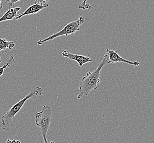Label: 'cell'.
I'll use <instances>...</instances> for the list:
<instances>
[{"label": "cell", "mask_w": 154, "mask_h": 143, "mask_svg": "<svg viewBox=\"0 0 154 143\" xmlns=\"http://www.w3.org/2000/svg\"><path fill=\"white\" fill-rule=\"evenodd\" d=\"M13 62H15V59H14V57L12 56L9 57L8 59L6 60V61L4 63L3 66L0 67V77L3 75V72H4L5 69L7 68L10 67L11 63Z\"/></svg>", "instance_id": "10"}, {"label": "cell", "mask_w": 154, "mask_h": 143, "mask_svg": "<svg viewBox=\"0 0 154 143\" xmlns=\"http://www.w3.org/2000/svg\"><path fill=\"white\" fill-rule=\"evenodd\" d=\"M85 22V18L83 17H80L79 18L68 23L67 25L65 26L64 28L62 29L60 31L54 34L51 35L49 37H46L45 39H41L38 41L37 44L38 45H41L44 44L45 43L47 42L48 41L52 40L53 39H56L57 37H61V36H65L68 37L69 35H73L77 31L80 30V27Z\"/></svg>", "instance_id": "4"}, {"label": "cell", "mask_w": 154, "mask_h": 143, "mask_svg": "<svg viewBox=\"0 0 154 143\" xmlns=\"http://www.w3.org/2000/svg\"><path fill=\"white\" fill-rule=\"evenodd\" d=\"M42 91L43 89L42 87H34V89L31 90L30 93L28 94L23 99L20 100L18 103H16V104L11 106V109L8 110L1 117V123L2 125V130L5 132L9 131L12 122L15 118L16 115L22 109L26 101L31 98L42 95Z\"/></svg>", "instance_id": "2"}, {"label": "cell", "mask_w": 154, "mask_h": 143, "mask_svg": "<svg viewBox=\"0 0 154 143\" xmlns=\"http://www.w3.org/2000/svg\"><path fill=\"white\" fill-rule=\"evenodd\" d=\"M109 60L108 56L106 54L102 61L100 62L95 71L91 72H88L86 75L82 77L80 83L79 94L77 95V99H80L83 95L87 96L92 90H96L98 89L97 85L100 82V71L103 67L106 65Z\"/></svg>", "instance_id": "1"}, {"label": "cell", "mask_w": 154, "mask_h": 143, "mask_svg": "<svg viewBox=\"0 0 154 143\" xmlns=\"http://www.w3.org/2000/svg\"><path fill=\"white\" fill-rule=\"evenodd\" d=\"M35 124L40 130L45 143H48L47 134L52 121V109L47 105L43 106L40 112L35 114Z\"/></svg>", "instance_id": "3"}, {"label": "cell", "mask_w": 154, "mask_h": 143, "mask_svg": "<svg viewBox=\"0 0 154 143\" xmlns=\"http://www.w3.org/2000/svg\"><path fill=\"white\" fill-rule=\"evenodd\" d=\"M15 47V44L13 41H8L6 39H0V50H6L8 49L12 50Z\"/></svg>", "instance_id": "9"}, {"label": "cell", "mask_w": 154, "mask_h": 143, "mask_svg": "<svg viewBox=\"0 0 154 143\" xmlns=\"http://www.w3.org/2000/svg\"><path fill=\"white\" fill-rule=\"evenodd\" d=\"M49 1V0H35L34 3L42 5V6H46L48 7L49 5H48V2Z\"/></svg>", "instance_id": "12"}, {"label": "cell", "mask_w": 154, "mask_h": 143, "mask_svg": "<svg viewBox=\"0 0 154 143\" xmlns=\"http://www.w3.org/2000/svg\"><path fill=\"white\" fill-rule=\"evenodd\" d=\"M87 0H83V2L79 5V9L86 10V9H91L92 8V6L91 5L87 4Z\"/></svg>", "instance_id": "11"}, {"label": "cell", "mask_w": 154, "mask_h": 143, "mask_svg": "<svg viewBox=\"0 0 154 143\" xmlns=\"http://www.w3.org/2000/svg\"><path fill=\"white\" fill-rule=\"evenodd\" d=\"M6 143H21V141L19 140H16L15 139L11 140L9 139H7L6 141Z\"/></svg>", "instance_id": "14"}, {"label": "cell", "mask_w": 154, "mask_h": 143, "mask_svg": "<svg viewBox=\"0 0 154 143\" xmlns=\"http://www.w3.org/2000/svg\"><path fill=\"white\" fill-rule=\"evenodd\" d=\"M2 0H0V10L2 8ZM0 14H1V12H0Z\"/></svg>", "instance_id": "15"}, {"label": "cell", "mask_w": 154, "mask_h": 143, "mask_svg": "<svg viewBox=\"0 0 154 143\" xmlns=\"http://www.w3.org/2000/svg\"><path fill=\"white\" fill-rule=\"evenodd\" d=\"M46 7H48L46 6H42V5L34 3L32 5L29 7L24 12L22 13L21 14H18L16 19H19L22 18L23 17L25 16L36 14V13L39 12L41 10H42L45 8H46Z\"/></svg>", "instance_id": "7"}, {"label": "cell", "mask_w": 154, "mask_h": 143, "mask_svg": "<svg viewBox=\"0 0 154 143\" xmlns=\"http://www.w3.org/2000/svg\"><path fill=\"white\" fill-rule=\"evenodd\" d=\"M62 55L63 57H65V59L76 61L80 67H82L86 63L91 62L92 61V59L89 57V55L85 56L77 54H73L67 51H63L62 52Z\"/></svg>", "instance_id": "6"}, {"label": "cell", "mask_w": 154, "mask_h": 143, "mask_svg": "<svg viewBox=\"0 0 154 143\" xmlns=\"http://www.w3.org/2000/svg\"><path fill=\"white\" fill-rule=\"evenodd\" d=\"M1 50H0V51H1ZM1 62H2V59H1V57H0V64L1 63Z\"/></svg>", "instance_id": "16"}, {"label": "cell", "mask_w": 154, "mask_h": 143, "mask_svg": "<svg viewBox=\"0 0 154 143\" xmlns=\"http://www.w3.org/2000/svg\"><path fill=\"white\" fill-rule=\"evenodd\" d=\"M106 54L108 55V57H109V60H108L106 65L110 64V63L123 62L136 67V66L139 65V64H140V63L138 61H128L127 59L122 58L119 55V53H117V51H116L106 49Z\"/></svg>", "instance_id": "5"}, {"label": "cell", "mask_w": 154, "mask_h": 143, "mask_svg": "<svg viewBox=\"0 0 154 143\" xmlns=\"http://www.w3.org/2000/svg\"><path fill=\"white\" fill-rule=\"evenodd\" d=\"M20 0H6V2H8L10 3V6H12L16 2H18Z\"/></svg>", "instance_id": "13"}, {"label": "cell", "mask_w": 154, "mask_h": 143, "mask_svg": "<svg viewBox=\"0 0 154 143\" xmlns=\"http://www.w3.org/2000/svg\"><path fill=\"white\" fill-rule=\"evenodd\" d=\"M49 143H54V141H51V142H50Z\"/></svg>", "instance_id": "17"}, {"label": "cell", "mask_w": 154, "mask_h": 143, "mask_svg": "<svg viewBox=\"0 0 154 143\" xmlns=\"http://www.w3.org/2000/svg\"><path fill=\"white\" fill-rule=\"evenodd\" d=\"M20 7H16L14 8L9 7L6 12L4 14L2 17L0 18V23L3 21H11L13 19L16 18L18 15V12L20 10Z\"/></svg>", "instance_id": "8"}]
</instances>
